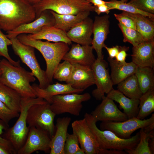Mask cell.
Segmentation results:
<instances>
[{
  "label": "cell",
  "mask_w": 154,
  "mask_h": 154,
  "mask_svg": "<svg viewBox=\"0 0 154 154\" xmlns=\"http://www.w3.org/2000/svg\"><path fill=\"white\" fill-rule=\"evenodd\" d=\"M36 14L33 5L26 0H0V27L7 31L33 21Z\"/></svg>",
  "instance_id": "6da1fadb"
},
{
  "label": "cell",
  "mask_w": 154,
  "mask_h": 154,
  "mask_svg": "<svg viewBox=\"0 0 154 154\" xmlns=\"http://www.w3.org/2000/svg\"><path fill=\"white\" fill-rule=\"evenodd\" d=\"M2 73L0 82L17 92L22 97L36 98L35 92L31 83L36 80L31 72L20 65L14 66L6 59L0 60Z\"/></svg>",
  "instance_id": "7a4b0ae2"
},
{
  "label": "cell",
  "mask_w": 154,
  "mask_h": 154,
  "mask_svg": "<svg viewBox=\"0 0 154 154\" xmlns=\"http://www.w3.org/2000/svg\"><path fill=\"white\" fill-rule=\"evenodd\" d=\"M17 38L23 44L31 46L37 49L42 55L46 63L45 71L50 84L52 82L54 72L65 54L69 51V45L63 42L51 43L35 40L26 34H21Z\"/></svg>",
  "instance_id": "3957f363"
},
{
  "label": "cell",
  "mask_w": 154,
  "mask_h": 154,
  "mask_svg": "<svg viewBox=\"0 0 154 154\" xmlns=\"http://www.w3.org/2000/svg\"><path fill=\"white\" fill-rule=\"evenodd\" d=\"M84 118L100 148L125 151L134 148L139 142V132L129 138H120L110 130L99 129L97 126L96 121L91 114L86 113Z\"/></svg>",
  "instance_id": "277c9868"
},
{
  "label": "cell",
  "mask_w": 154,
  "mask_h": 154,
  "mask_svg": "<svg viewBox=\"0 0 154 154\" xmlns=\"http://www.w3.org/2000/svg\"><path fill=\"white\" fill-rule=\"evenodd\" d=\"M46 102L43 99L38 97H22L18 119L14 125L8 130L6 135V139L10 141L16 151L24 145L28 133L29 127L27 126V118L29 109L34 105Z\"/></svg>",
  "instance_id": "5b68a950"
},
{
  "label": "cell",
  "mask_w": 154,
  "mask_h": 154,
  "mask_svg": "<svg viewBox=\"0 0 154 154\" xmlns=\"http://www.w3.org/2000/svg\"><path fill=\"white\" fill-rule=\"evenodd\" d=\"M36 18L46 10L60 15H76L85 11H94V6L86 0H42L33 5Z\"/></svg>",
  "instance_id": "8992f818"
},
{
  "label": "cell",
  "mask_w": 154,
  "mask_h": 154,
  "mask_svg": "<svg viewBox=\"0 0 154 154\" xmlns=\"http://www.w3.org/2000/svg\"><path fill=\"white\" fill-rule=\"evenodd\" d=\"M100 128L101 130H110L120 138H129L134 132L139 129H143L147 132L154 130V114L147 119L141 120L134 117L123 121L102 122Z\"/></svg>",
  "instance_id": "52a82bcc"
},
{
  "label": "cell",
  "mask_w": 154,
  "mask_h": 154,
  "mask_svg": "<svg viewBox=\"0 0 154 154\" xmlns=\"http://www.w3.org/2000/svg\"><path fill=\"white\" fill-rule=\"evenodd\" d=\"M10 39L15 54L31 69L34 76L38 80L39 87L42 89L46 88L50 83L45 71L41 69L35 54V48L21 43L17 37Z\"/></svg>",
  "instance_id": "ba28073f"
},
{
  "label": "cell",
  "mask_w": 154,
  "mask_h": 154,
  "mask_svg": "<svg viewBox=\"0 0 154 154\" xmlns=\"http://www.w3.org/2000/svg\"><path fill=\"white\" fill-rule=\"evenodd\" d=\"M56 114L46 102L32 106L29 109L27 118L29 127H34L46 132L51 138L54 135V120Z\"/></svg>",
  "instance_id": "9c48e42d"
},
{
  "label": "cell",
  "mask_w": 154,
  "mask_h": 154,
  "mask_svg": "<svg viewBox=\"0 0 154 154\" xmlns=\"http://www.w3.org/2000/svg\"><path fill=\"white\" fill-rule=\"evenodd\" d=\"M91 98L88 93L82 94L73 93L56 95L52 98L50 108L56 115L68 113L78 116L83 107L82 103L89 100Z\"/></svg>",
  "instance_id": "30bf717a"
},
{
  "label": "cell",
  "mask_w": 154,
  "mask_h": 154,
  "mask_svg": "<svg viewBox=\"0 0 154 154\" xmlns=\"http://www.w3.org/2000/svg\"><path fill=\"white\" fill-rule=\"evenodd\" d=\"M107 62L104 59H96L91 66L96 88L92 92V96L97 100H101L105 94L113 89L114 85L109 71Z\"/></svg>",
  "instance_id": "8fae6325"
},
{
  "label": "cell",
  "mask_w": 154,
  "mask_h": 154,
  "mask_svg": "<svg viewBox=\"0 0 154 154\" xmlns=\"http://www.w3.org/2000/svg\"><path fill=\"white\" fill-rule=\"evenodd\" d=\"M51 140L45 131L34 127H30L25 143L17 153L31 154L38 151L48 152L50 151Z\"/></svg>",
  "instance_id": "7c38bea8"
},
{
  "label": "cell",
  "mask_w": 154,
  "mask_h": 154,
  "mask_svg": "<svg viewBox=\"0 0 154 154\" xmlns=\"http://www.w3.org/2000/svg\"><path fill=\"white\" fill-rule=\"evenodd\" d=\"M71 126L85 154H98L100 148L85 118L74 121Z\"/></svg>",
  "instance_id": "4fadbf2b"
},
{
  "label": "cell",
  "mask_w": 154,
  "mask_h": 154,
  "mask_svg": "<svg viewBox=\"0 0 154 154\" xmlns=\"http://www.w3.org/2000/svg\"><path fill=\"white\" fill-rule=\"evenodd\" d=\"M102 100L101 103L90 114L97 122L123 121L128 119L112 99L104 96Z\"/></svg>",
  "instance_id": "5bb4252c"
},
{
  "label": "cell",
  "mask_w": 154,
  "mask_h": 154,
  "mask_svg": "<svg viewBox=\"0 0 154 154\" xmlns=\"http://www.w3.org/2000/svg\"><path fill=\"white\" fill-rule=\"evenodd\" d=\"M54 24V17L50 10L42 12L33 21L20 25L14 29L6 32L7 37L9 39L17 37L19 35L36 33L46 26H53Z\"/></svg>",
  "instance_id": "9a60e30c"
},
{
  "label": "cell",
  "mask_w": 154,
  "mask_h": 154,
  "mask_svg": "<svg viewBox=\"0 0 154 154\" xmlns=\"http://www.w3.org/2000/svg\"><path fill=\"white\" fill-rule=\"evenodd\" d=\"M109 18L110 16L107 14L102 16H96L93 22V37L91 45L96 52L97 58L99 59H104L102 49L106 45L105 41L110 33Z\"/></svg>",
  "instance_id": "2e32d148"
},
{
  "label": "cell",
  "mask_w": 154,
  "mask_h": 154,
  "mask_svg": "<svg viewBox=\"0 0 154 154\" xmlns=\"http://www.w3.org/2000/svg\"><path fill=\"white\" fill-rule=\"evenodd\" d=\"M71 74L66 82L73 88L84 90L95 84L91 67L78 64H72Z\"/></svg>",
  "instance_id": "e0dca14e"
},
{
  "label": "cell",
  "mask_w": 154,
  "mask_h": 154,
  "mask_svg": "<svg viewBox=\"0 0 154 154\" xmlns=\"http://www.w3.org/2000/svg\"><path fill=\"white\" fill-rule=\"evenodd\" d=\"M93 50L90 45L72 44L70 48L65 54L62 60L68 61L72 64H78L91 67L96 60Z\"/></svg>",
  "instance_id": "ac0fdd59"
},
{
  "label": "cell",
  "mask_w": 154,
  "mask_h": 154,
  "mask_svg": "<svg viewBox=\"0 0 154 154\" xmlns=\"http://www.w3.org/2000/svg\"><path fill=\"white\" fill-rule=\"evenodd\" d=\"M132 61L138 67L154 66V40L145 41L133 46Z\"/></svg>",
  "instance_id": "d6986e66"
},
{
  "label": "cell",
  "mask_w": 154,
  "mask_h": 154,
  "mask_svg": "<svg viewBox=\"0 0 154 154\" xmlns=\"http://www.w3.org/2000/svg\"><path fill=\"white\" fill-rule=\"evenodd\" d=\"M93 21L88 17L66 33L72 42L81 45H91Z\"/></svg>",
  "instance_id": "ffe728a7"
},
{
  "label": "cell",
  "mask_w": 154,
  "mask_h": 154,
  "mask_svg": "<svg viewBox=\"0 0 154 154\" xmlns=\"http://www.w3.org/2000/svg\"><path fill=\"white\" fill-rule=\"evenodd\" d=\"M32 86L35 92L37 97L43 99L50 104L54 96L73 93L79 94L84 91L74 88L68 84H62L58 82L53 84H50L44 89L40 88L36 84H33Z\"/></svg>",
  "instance_id": "44dd1931"
},
{
  "label": "cell",
  "mask_w": 154,
  "mask_h": 154,
  "mask_svg": "<svg viewBox=\"0 0 154 154\" xmlns=\"http://www.w3.org/2000/svg\"><path fill=\"white\" fill-rule=\"evenodd\" d=\"M71 121V118L68 117L57 119L55 126L56 131L51 138L50 154H64L67 130Z\"/></svg>",
  "instance_id": "7402d4cb"
},
{
  "label": "cell",
  "mask_w": 154,
  "mask_h": 154,
  "mask_svg": "<svg viewBox=\"0 0 154 154\" xmlns=\"http://www.w3.org/2000/svg\"><path fill=\"white\" fill-rule=\"evenodd\" d=\"M107 59L111 67L110 76L113 85L117 84L128 77L135 74L138 68L132 61L121 63L109 57Z\"/></svg>",
  "instance_id": "603a6c76"
},
{
  "label": "cell",
  "mask_w": 154,
  "mask_h": 154,
  "mask_svg": "<svg viewBox=\"0 0 154 154\" xmlns=\"http://www.w3.org/2000/svg\"><path fill=\"white\" fill-rule=\"evenodd\" d=\"M106 96L119 104L128 119L137 116L139 109V99L129 98L118 90L114 89Z\"/></svg>",
  "instance_id": "cb8c5ba5"
},
{
  "label": "cell",
  "mask_w": 154,
  "mask_h": 154,
  "mask_svg": "<svg viewBox=\"0 0 154 154\" xmlns=\"http://www.w3.org/2000/svg\"><path fill=\"white\" fill-rule=\"evenodd\" d=\"M122 13L133 20L136 30L141 35L145 41L154 40V19L123 11Z\"/></svg>",
  "instance_id": "d4e9b609"
},
{
  "label": "cell",
  "mask_w": 154,
  "mask_h": 154,
  "mask_svg": "<svg viewBox=\"0 0 154 154\" xmlns=\"http://www.w3.org/2000/svg\"><path fill=\"white\" fill-rule=\"evenodd\" d=\"M27 35L35 40H45L54 42H63L69 45L72 44V42L66 36V32L54 26L44 27L36 33Z\"/></svg>",
  "instance_id": "484cf974"
},
{
  "label": "cell",
  "mask_w": 154,
  "mask_h": 154,
  "mask_svg": "<svg viewBox=\"0 0 154 154\" xmlns=\"http://www.w3.org/2000/svg\"><path fill=\"white\" fill-rule=\"evenodd\" d=\"M50 11L54 18V26L66 33L88 17L90 12L87 11L79 13L76 15H60L51 10Z\"/></svg>",
  "instance_id": "4316f807"
},
{
  "label": "cell",
  "mask_w": 154,
  "mask_h": 154,
  "mask_svg": "<svg viewBox=\"0 0 154 154\" xmlns=\"http://www.w3.org/2000/svg\"><path fill=\"white\" fill-rule=\"evenodd\" d=\"M21 98L16 91L0 82V100L9 109L19 113Z\"/></svg>",
  "instance_id": "83f0119b"
},
{
  "label": "cell",
  "mask_w": 154,
  "mask_h": 154,
  "mask_svg": "<svg viewBox=\"0 0 154 154\" xmlns=\"http://www.w3.org/2000/svg\"><path fill=\"white\" fill-rule=\"evenodd\" d=\"M117 85V90L129 98L139 99L143 94L135 74L130 76Z\"/></svg>",
  "instance_id": "f1b7e54d"
},
{
  "label": "cell",
  "mask_w": 154,
  "mask_h": 154,
  "mask_svg": "<svg viewBox=\"0 0 154 154\" xmlns=\"http://www.w3.org/2000/svg\"><path fill=\"white\" fill-rule=\"evenodd\" d=\"M153 68L138 67L135 73L143 94L154 88Z\"/></svg>",
  "instance_id": "f546056e"
},
{
  "label": "cell",
  "mask_w": 154,
  "mask_h": 154,
  "mask_svg": "<svg viewBox=\"0 0 154 154\" xmlns=\"http://www.w3.org/2000/svg\"><path fill=\"white\" fill-rule=\"evenodd\" d=\"M139 100V111L136 117L142 120L154 111V88L143 94Z\"/></svg>",
  "instance_id": "4dcf8cb0"
},
{
  "label": "cell",
  "mask_w": 154,
  "mask_h": 154,
  "mask_svg": "<svg viewBox=\"0 0 154 154\" xmlns=\"http://www.w3.org/2000/svg\"><path fill=\"white\" fill-rule=\"evenodd\" d=\"M106 5L109 7L110 10L117 9L131 13L140 14L154 19V14L143 11L129 3H125L121 0H111L106 1Z\"/></svg>",
  "instance_id": "1f68e13d"
},
{
  "label": "cell",
  "mask_w": 154,
  "mask_h": 154,
  "mask_svg": "<svg viewBox=\"0 0 154 154\" xmlns=\"http://www.w3.org/2000/svg\"><path fill=\"white\" fill-rule=\"evenodd\" d=\"M152 131L147 132L145 131L143 129H141L139 131L140 139L139 143L134 148L131 150H125L127 153L152 154L150 149L149 142Z\"/></svg>",
  "instance_id": "d6a6232c"
},
{
  "label": "cell",
  "mask_w": 154,
  "mask_h": 154,
  "mask_svg": "<svg viewBox=\"0 0 154 154\" xmlns=\"http://www.w3.org/2000/svg\"><path fill=\"white\" fill-rule=\"evenodd\" d=\"M118 25L122 33L124 42H129L135 46L145 41L142 36L136 30L127 28L120 23Z\"/></svg>",
  "instance_id": "836d02e7"
},
{
  "label": "cell",
  "mask_w": 154,
  "mask_h": 154,
  "mask_svg": "<svg viewBox=\"0 0 154 154\" xmlns=\"http://www.w3.org/2000/svg\"><path fill=\"white\" fill-rule=\"evenodd\" d=\"M72 68V63L64 60L58 65L53 74V78L60 82H66L71 74Z\"/></svg>",
  "instance_id": "e575fe53"
},
{
  "label": "cell",
  "mask_w": 154,
  "mask_h": 154,
  "mask_svg": "<svg viewBox=\"0 0 154 154\" xmlns=\"http://www.w3.org/2000/svg\"><path fill=\"white\" fill-rule=\"evenodd\" d=\"M0 27V56H3L14 66L20 65V61L18 60L15 61L13 60L10 56L8 53V46L11 45L12 42L2 32Z\"/></svg>",
  "instance_id": "d590c367"
},
{
  "label": "cell",
  "mask_w": 154,
  "mask_h": 154,
  "mask_svg": "<svg viewBox=\"0 0 154 154\" xmlns=\"http://www.w3.org/2000/svg\"><path fill=\"white\" fill-rule=\"evenodd\" d=\"M80 148L79 143L76 134L68 133L64 147V154H75Z\"/></svg>",
  "instance_id": "8d00e7d4"
},
{
  "label": "cell",
  "mask_w": 154,
  "mask_h": 154,
  "mask_svg": "<svg viewBox=\"0 0 154 154\" xmlns=\"http://www.w3.org/2000/svg\"><path fill=\"white\" fill-rule=\"evenodd\" d=\"M128 3L143 11L154 15V0H130Z\"/></svg>",
  "instance_id": "74e56055"
},
{
  "label": "cell",
  "mask_w": 154,
  "mask_h": 154,
  "mask_svg": "<svg viewBox=\"0 0 154 154\" xmlns=\"http://www.w3.org/2000/svg\"><path fill=\"white\" fill-rule=\"evenodd\" d=\"M19 113L15 112L7 107L0 100V119L6 124L12 119L19 117Z\"/></svg>",
  "instance_id": "f35d334b"
},
{
  "label": "cell",
  "mask_w": 154,
  "mask_h": 154,
  "mask_svg": "<svg viewBox=\"0 0 154 154\" xmlns=\"http://www.w3.org/2000/svg\"><path fill=\"white\" fill-rule=\"evenodd\" d=\"M114 15L119 22L121 23L125 27L136 30V26L133 21L128 16L122 13L119 14L115 13Z\"/></svg>",
  "instance_id": "ab89813d"
},
{
  "label": "cell",
  "mask_w": 154,
  "mask_h": 154,
  "mask_svg": "<svg viewBox=\"0 0 154 154\" xmlns=\"http://www.w3.org/2000/svg\"><path fill=\"white\" fill-rule=\"evenodd\" d=\"M5 128L4 125L0 122V144L3 145L11 153H16V151L13 147L10 141L2 137L1 135L3 133V130Z\"/></svg>",
  "instance_id": "60d3db41"
},
{
  "label": "cell",
  "mask_w": 154,
  "mask_h": 154,
  "mask_svg": "<svg viewBox=\"0 0 154 154\" xmlns=\"http://www.w3.org/2000/svg\"><path fill=\"white\" fill-rule=\"evenodd\" d=\"M129 49V47L120 46L119 51L116 56L115 59L117 62L121 63H124L126 62V58L127 55L126 52Z\"/></svg>",
  "instance_id": "b9f144b4"
},
{
  "label": "cell",
  "mask_w": 154,
  "mask_h": 154,
  "mask_svg": "<svg viewBox=\"0 0 154 154\" xmlns=\"http://www.w3.org/2000/svg\"><path fill=\"white\" fill-rule=\"evenodd\" d=\"M104 48L106 49L108 52V57L114 59L115 58L119 51L120 46L116 45L111 47H108L105 45Z\"/></svg>",
  "instance_id": "7bdbcfd3"
},
{
  "label": "cell",
  "mask_w": 154,
  "mask_h": 154,
  "mask_svg": "<svg viewBox=\"0 0 154 154\" xmlns=\"http://www.w3.org/2000/svg\"><path fill=\"white\" fill-rule=\"evenodd\" d=\"M110 10L109 7L106 4L94 6V11L98 15H100L102 13H105L108 15Z\"/></svg>",
  "instance_id": "ee69618b"
},
{
  "label": "cell",
  "mask_w": 154,
  "mask_h": 154,
  "mask_svg": "<svg viewBox=\"0 0 154 154\" xmlns=\"http://www.w3.org/2000/svg\"><path fill=\"white\" fill-rule=\"evenodd\" d=\"M124 151L118 150L113 149H104L100 148L98 154H126Z\"/></svg>",
  "instance_id": "f6af8a7d"
},
{
  "label": "cell",
  "mask_w": 154,
  "mask_h": 154,
  "mask_svg": "<svg viewBox=\"0 0 154 154\" xmlns=\"http://www.w3.org/2000/svg\"><path fill=\"white\" fill-rule=\"evenodd\" d=\"M149 145L152 154L154 153V132L153 130L151 133L149 140Z\"/></svg>",
  "instance_id": "bcb514c9"
},
{
  "label": "cell",
  "mask_w": 154,
  "mask_h": 154,
  "mask_svg": "<svg viewBox=\"0 0 154 154\" xmlns=\"http://www.w3.org/2000/svg\"><path fill=\"white\" fill-rule=\"evenodd\" d=\"M90 3L93 4L94 6L106 4V1L103 0H86Z\"/></svg>",
  "instance_id": "7dc6e473"
},
{
  "label": "cell",
  "mask_w": 154,
  "mask_h": 154,
  "mask_svg": "<svg viewBox=\"0 0 154 154\" xmlns=\"http://www.w3.org/2000/svg\"><path fill=\"white\" fill-rule=\"evenodd\" d=\"M11 152L5 147L0 144V154H10Z\"/></svg>",
  "instance_id": "c3c4849f"
},
{
  "label": "cell",
  "mask_w": 154,
  "mask_h": 154,
  "mask_svg": "<svg viewBox=\"0 0 154 154\" xmlns=\"http://www.w3.org/2000/svg\"><path fill=\"white\" fill-rule=\"evenodd\" d=\"M31 5H33L35 4L42 0H26Z\"/></svg>",
  "instance_id": "681fc988"
},
{
  "label": "cell",
  "mask_w": 154,
  "mask_h": 154,
  "mask_svg": "<svg viewBox=\"0 0 154 154\" xmlns=\"http://www.w3.org/2000/svg\"><path fill=\"white\" fill-rule=\"evenodd\" d=\"M84 150L81 148H80L76 152L75 154H85Z\"/></svg>",
  "instance_id": "f907efd6"
},
{
  "label": "cell",
  "mask_w": 154,
  "mask_h": 154,
  "mask_svg": "<svg viewBox=\"0 0 154 154\" xmlns=\"http://www.w3.org/2000/svg\"><path fill=\"white\" fill-rule=\"evenodd\" d=\"M123 2H125V3H127V1H128V0H121Z\"/></svg>",
  "instance_id": "816d5d0a"
},
{
  "label": "cell",
  "mask_w": 154,
  "mask_h": 154,
  "mask_svg": "<svg viewBox=\"0 0 154 154\" xmlns=\"http://www.w3.org/2000/svg\"><path fill=\"white\" fill-rule=\"evenodd\" d=\"M1 73H2V71H1V69L0 66V76H1Z\"/></svg>",
  "instance_id": "f5cc1de1"
}]
</instances>
